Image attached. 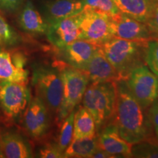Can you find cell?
<instances>
[{
	"label": "cell",
	"instance_id": "6da1fadb",
	"mask_svg": "<svg viewBox=\"0 0 158 158\" xmlns=\"http://www.w3.org/2000/svg\"><path fill=\"white\" fill-rule=\"evenodd\" d=\"M116 101L113 121L120 135L133 145L149 139L152 125L148 114L134 98L125 80L116 81Z\"/></svg>",
	"mask_w": 158,
	"mask_h": 158
},
{
	"label": "cell",
	"instance_id": "7a4b0ae2",
	"mask_svg": "<svg viewBox=\"0 0 158 158\" xmlns=\"http://www.w3.org/2000/svg\"><path fill=\"white\" fill-rule=\"evenodd\" d=\"M147 43L112 37L100 45V48L117 71L121 80H125L134 69L146 64Z\"/></svg>",
	"mask_w": 158,
	"mask_h": 158
},
{
	"label": "cell",
	"instance_id": "3957f363",
	"mask_svg": "<svg viewBox=\"0 0 158 158\" xmlns=\"http://www.w3.org/2000/svg\"><path fill=\"white\" fill-rule=\"evenodd\" d=\"M83 106L93 116L97 132L111 121L116 101V81L92 83L82 98Z\"/></svg>",
	"mask_w": 158,
	"mask_h": 158
},
{
	"label": "cell",
	"instance_id": "277c9868",
	"mask_svg": "<svg viewBox=\"0 0 158 158\" xmlns=\"http://www.w3.org/2000/svg\"><path fill=\"white\" fill-rule=\"evenodd\" d=\"M31 84L51 114L57 116L62 98V81L59 68L40 65L34 68Z\"/></svg>",
	"mask_w": 158,
	"mask_h": 158
},
{
	"label": "cell",
	"instance_id": "5b68a950",
	"mask_svg": "<svg viewBox=\"0 0 158 158\" xmlns=\"http://www.w3.org/2000/svg\"><path fill=\"white\" fill-rule=\"evenodd\" d=\"M59 69L62 81V98L56 120L61 123L81 102L89 78L84 71L65 64Z\"/></svg>",
	"mask_w": 158,
	"mask_h": 158
},
{
	"label": "cell",
	"instance_id": "8992f818",
	"mask_svg": "<svg viewBox=\"0 0 158 158\" xmlns=\"http://www.w3.org/2000/svg\"><path fill=\"white\" fill-rule=\"evenodd\" d=\"M77 19L79 40L100 46L113 37L108 15L84 7L81 13L77 15Z\"/></svg>",
	"mask_w": 158,
	"mask_h": 158
},
{
	"label": "cell",
	"instance_id": "52a82bcc",
	"mask_svg": "<svg viewBox=\"0 0 158 158\" xmlns=\"http://www.w3.org/2000/svg\"><path fill=\"white\" fill-rule=\"evenodd\" d=\"M129 90L144 109H147L157 99L158 77L146 64L130 73L125 79Z\"/></svg>",
	"mask_w": 158,
	"mask_h": 158
},
{
	"label": "cell",
	"instance_id": "ba28073f",
	"mask_svg": "<svg viewBox=\"0 0 158 158\" xmlns=\"http://www.w3.org/2000/svg\"><path fill=\"white\" fill-rule=\"evenodd\" d=\"M31 100L30 89L27 84L0 82V107L10 118L19 117Z\"/></svg>",
	"mask_w": 158,
	"mask_h": 158
},
{
	"label": "cell",
	"instance_id": "9c48e42d",
	"mask_svg": "<svg viewBox=\"0 0 158 158\" xmlns=\"http://www.w3.org/2000/svg\"><path fill=\"white\" fill-rule=\"evenodd\" d=\"M110 27L113 37L142 42L155 39L146 23L136 21L120 12L110 17Z\"/></svg>",
	"mask_w": 158,
	"mask_h": 158
},
{
	"label": "cell",
	"instance_id": "30bf717a",
	"mask_svg": "<svg viewBox=\"0 0 158 158\" xmlns=\"http://www.w3.org/2000/svg\"><path fill=\"white\" fill-rule=\"evenodd\" d=\"M23 113V127L31 137L42 138L48 133L50 112L40 99L36 96L31 100Z\"/></svg>",
	"mask_w": 158,
	"mask_h": 158
},
{
	"label": "cell",
	"instance_id": "8fae6325",
	"mask_svg": "<svg viewBox=\"0 0 158 158\" xmlns=\"http://www.w3.org/2000/svg\"><path fill=\"white\" fill-rule=\"evenodd\" d=\"M98 48V45L78 39L57 50L59 58L64 64L84 71Z\"/></svg>",
	"mask_w": 158,
	"mask_h": 158
},
{
	"label": "cell",
	"instance_id": "7c38bea8",
	"mask_svg": "<svg viewBox=\"0 0 158 158\" xmlns=\"http://www.w3.org/2000/svg\"><path fill=\"white\" fill-rule=\"evenodd\" d=\"M27 59L23 54H12L7 51L0 50V82L9 81L27 84L29 71L26 69Z\"/></svg>",
	"mask_w": 158,
	"mask_h": 158
},
{
	"label": "cell",
	"instance_id": "4fadbf2b",
	"mask_svg": "<svg viewBox=\"0 0 158 158\" xmlns=\"http://www.w3.org/2000/svg\"><path fill=\"white\" fill-rule=\"evenodd\" d=\"M99 132V147L114 157H130L132 145L120 135L116 126L112 121L108 122Z\"/></svg>",
	"mask_w": 158,
	"mask_h": 158
},
{
	"label": "cell",
	"instance_id": "5bb4252c",
	"mask_svg": "<svg viewBox=\"0 0 158 158\" xmlns=\"http://www.w3.org/2000/svg\"><path fill=\"white\" fill-rule=\"evenodd\" d=\"M45 35L49 43L57 49L78 40L79 28L77 15L48 23Z\"/></svg>",
	"mask_w": 158,
	"mask_h": 158
},
{
	"label": "cell",
	"instance_id": "9a60e30c",
	"mask_svg": "<svg viewBox=\"0 0 158 158\" xmlns=\"http://www.w3.org/2000/svg\"><path fill=\"white\" fill-rule=\"evenodd\" d=\"M83 0H51L43 5V18L47 23L74 17L83 11Z\"/></svg>",
	"mask_w": 158,
	"mask_h": 158
},
{
	"label": "cell",
	"instance_id": "2e32d148",
	"mask_svg": "<svg viewBox=\"0 0 158 158\" xmlns=\"http://www.w3.org/2000/svg\"><path fill=\"white\" fill-rule=\"evenodd\" d=\"M84 72L88 76L91 83L117 81L121 80L118 72L102 54L100 46L90 59Z\"/></svg>",
	"mask_w": 158,
	"mask_h": 158
},
{
	"label": "cell",
	"instance_id": "e0dca14e",
	"mask_svg": "<svg viewBox=\"0 0 158 158\" xmlns=\"http://www.w3.org/2000/svg\"><path fill=\"white\" fill-rule=\"evenodd\" d=\"M0 151L3 157H32V150L29 143L20 134L12 131L0 135Z\"/></svg>",
	"mask_w": 158,
	"mask_h": 158
},
{
	"label": "cell",
	"instance_id": "ac0fdd59",
	"mask_svg": "<svg viewBox=\"0 0 158 158\" xmlns=\"http://www.w3.org/2000/svg\"><path fill=\"white\" fill-rule=\"evenodd\" d=\"M120 13L146 23L152 14L158 0H112Z\"/></svg>",
	"mask_w": 158,
	"mask_h": 158
},
{
	"label": "cell",
	"instance_id": "d6986e66",
	"mask_svg": "<svg viewBox=\"0 0 158 158\" xmlns=\"http://www.w3.org/2000/svg\"><path fill=\"white\" fill-rule=\"evenodd\" d=\"M20 27L29 34H45L48 23L39 11L35 8L30 0H28L19 16Z\"/></svg>",
	"mask_w": 158,
	"mask_h": 158
},
{
	"label": "cell",
	"instance_id": "ffe728a7",
	"mask_svg": "<svg viewBox=\"0 0 158 158\" xmlns=\"http://www.w3.org/2000/svg\"><path fill=\"white\" fill-rule=\"evenodd\" d=\"M96 133V124L93 116L84 106L80 107L75 112L73 139L93 137Z\"/></svg>",
	"mask_w": 158,
	"mask_h": 158
},
{
	"label": "cell",
	"instance_id": "44dd1931",
	"mask_svg": "<svg viewBox=\"0 0 158 158\" xmlns=\"http://www.w3.org/2000/svg\"><path fill=\"white\" fill-rule=\"evenodd\" d=\"M98 135L73 139L64 152V158H91L99 149Z\"/></svg>",
	"mask_w": 158,
	"mask_h": 158
},
{
	"label": "cell",
	"instance_id": "7402d4cb",
	"mask_svg": "<svg viewBox=\"0 0 158 158\" xmlns=\"http://www.w3.org/2000/svg\"><path fill=\"white\" fill-rule=\"evenodd\" d=\"M76 109L73 110L69 115L61 122L60 131L58 138V144L59 149L64 152V150L70 145L73 139V123L74 116Z\"/></svg>",
	"mask_w": 158,
	"mask_h": 158
},
{
	"label": "cell",
	"instance_id": "603a6c76",
	"mask_svg": "<svg viewBox=\"0 0 158 158\" xmlns=\"http://www.w3.org/2000/svg\"><path fill=\"white\" fill-rule=\"evenodd\" d=\"M132 157L158 158V141L143 140L132 145Z\"/></svg>",
	"mask_w": 158,
	"mask_h": 158
},
{
	"label": "cell",
	"instance_id": "cb8c5ba5",
	"mask_svg": "<svg viewBox=\"0 0 158 158\" xmlns=\"http://www.w3.org/2000/svg\"><path fill=\"white\" fill-rule=\"evenodd\" d=\"M19 40L18 33L0 15V46H13L19 42Z\"/></svg>",
	"mask_w": 158,
	"mask_h": 158
},
{
	"label": "cell",
	"instance_id": "d4e9b609",
	"mask_svg": "<svg viewBox=\"0 0 158 158\" xmlns=\"http://www.w3.org/2000/svg\"><path fill=\"white\" fill-rule=\"evenodd\" d=\"M83 1L85 4V7L107 15L109 17L119 13L117 7L112 0H83Z\"/></svg>",
	"mask_w": 158,
	"mask_h": 158
},
{
	"label": "cell",
	"instance_id": "484cf974",
	"mask_svg": "<svg viewBox=\"0 0 158 158\" xmlns=\"http://www.w3.org/2000/svg\"><path fill=\"white\" fill-rule=\"evenodd\" d=\"M145 64L158 77V40L148 41L145 53Z\"/></svg>",
	"mask_w": 158,
	"mask_h": 158
},
{
	"label": "cell",
	"instance_id": "4316f807",
	"mask_svg": "<svg viewBox=\"0 0 158 158\" xmlns=\"http://www.w3.org/2000/svg\"><path fill=\"white\" fill-rule=\"evenodd\" d=\"M38 157L41 158H64V152L57 143H47L39 149Z\"/></svg>",
	"mask_w": 158,
	"mask_h": 158
},
{
	"label": "cell",
	"instance_id": "83f0119b",
	"mask_svg": "<svg viewBox=\"0 0 158 158\" xmlns=\"http://www.w3.org/2000/svg\"><path fill=\"white\" fill-rule=\"evenodd\" d=\"M146 24L154 38H158V3Z\"/></svg>",
	"mask_w": 158,
	"mask_h": 158
},
{
	"label": "cell",
	"instance_id": "f1b7e54d",
	"mask_svg": "<svg viewBox=\"0 0 158 158\" xmlns=\"http://www.w3.org/2000/svg\"><path fill=\"white\" fill-rule=\"evenodd\" d=\"M148 116L158 138V98L149 106Z\"/></svg>",
	"mask_w": 158,
	"mask_h": 158
},
{
	"label": "cell",
	"instance_id": "f546056e",
	"mask_svg": "<svg viewBox=\"0 0 158 158\" xmlns=\"http://www.w3.org/2000/svg\"><path fill=\"white\" fill-rule=\"evenodd\" d=\"M3 9L10 12H15L23 5L24 0H0Z\"/></svg>",
	"mask_w": 158,
	"mask_h": 158
},
{
	"label": "cell",
	"instance_id": "4dcf8cb0",
	"mask_svg": "<svg viewBox=\"0 0 158 158\" xmlns=\"http://www.w3.org/2000/svg\"><path fill=\"white\" fill-rule=\"evenodd\" d=\"M91 158H114V156L99 148L92 155Z\"/></svg>",
	"mask_w": 158,
	"mask_h": 158
},
{
	"label": "cell",
	"instance_id": "1f68e13d",
	"mask_svg": "<svg viewBox=\"0 0 158 158\" xmlns=\"http://www.w3.org/2000/svg\"><path fill=\"white\" fill-rule=\"evenodd\" d=\"M2 9H3V7H2V5L1 1H0V10H2Z\"/></svg>",
	"mask_w": 158,
	"mask_h": 158
},
{
	"label": "cell",
	"instance_id": "d6a6232c",
	"mask_svg": "<svg viewBox=\"0 0 158 158\" xmlns=\"http://www.w3.org/2000/svg\"><path fill=\"white\" fill-rule=\"evenodd\" d=\"M1 49H2V48H1V47H0V50H1Z\"/></svg>",
	"mask_w": 158,
	"mask_h": 158
},
{
	"label": "cell",
	"instance_id": "836d02e7",
	"mask_svg": "<svg viewBox=\"0 0 158 158\" xmlns=\"http://www.w3.org/2000/svg\"><path fill=\"white\" fill-rule=\"evenodd\" d=\"M157 98H158V96H157Z\"/></svg>",
	"mask_w": 158,
	"mask_h": 158
}]
</instances>
